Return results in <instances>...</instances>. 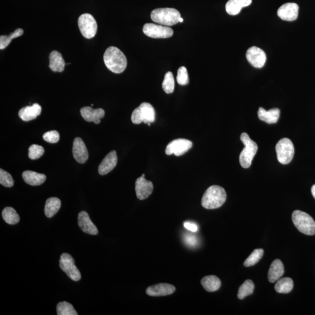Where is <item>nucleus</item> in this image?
Returning <instances> with one entry per match:
<instances>
[{"label":"nucleus","mask_w":315,"mask_h":315,"mask_svg":"<svg viewBox=\"0 0 315 315\" xmlns=\"http://www.w3.org/2000/svg\"><path fill=\"white\" fill-rule=\"evenodd\" d=\"M299 5L294 2H288L283 4L277 11V15L284 21H293L299 16Z\"/></svg>","instance_id":"14"},{"label":"nucleus","mask_w":315,"mask_h":315,"mask_svg":"<svg viewBox=\"0 0 315 315\" xmlns=\"http://www.w3.org/2000/svg\"><path fill=\"white\" fill-rule=\"evenodd\" d=\"M311 192L312 194V196H313L314 199H315V185L312 186L311 189Z\"/></svg>","instance_id":"41"},{"label":"nucleus","mask_w":315,"mask_h":315,"mask_svg":"<svg viewBox=\"0 0 315 315\" xmlns=\"http://www.w3.org/2000/svg\"><path fill=\"white\" fill-rule=\"evenodd\" d=\"M143 32L145 35L154 39H165L173 36V29L162 26L148 23L143 27Z\"/></svg>","instance_id":"10"},{"label":"nucleus","mask_w":315,"mask_h":315,"mask_svg":"<svg viewBox=\"0 0 315 315\" xmlns=\"http://www.w3.org/2000/svg\"><path fill=\"white\" fill-rule=\"evenodd\" d=\"M78 224L84 233L95 236L98 234V230L90 219V216L86 211H81L79 214Z\"/></svg>","instance_id":"17"},{"label":"nucleus","mask_w":315,"mask_h":315,"mask_svg":"<svg viewBox=\"0 0 315 315\" xmlns=\"http://www.w3.org/2000/svg\"><path fill=\"white\" fill-rule=\"evenodd\" d=\"M257 114L259 119L262 121L268 124H275L280 118V110L279 109L273 108L267 111L263 108H260Z\"/></svg>","instance_id":"21"},{"label":"nucleus","mask_w":315,"mask_h":315,"mask_svg":"<svg viewBox=\"0 0 315 315\" xmlns=\"http://www.w3.org/2000/svg\"><path fill=\"white\" fill-rule=\"evenodd\" d=\"M59 265L60 268L70 279L74 282H79L81 279V273L75 265V260L70 254L63 253L60 256Z\"/></svg>","instance_id":"9"},{"label":"nucleus","mask_w":315,"mask_h":315,"mask_svg":"<svg viewBox=\"0 0 315 315\" xmlns=\"http://www.w3.org/2000/svg\"><path fill=\"white\" fill-rule=\"evenodd\" d=\"M254 284L251 280H246L239 288L237 293V298L239 299H243L245 297L251 296L253 293Z\"/></svg>","instance_id":"30"},{"label":"nucleus","mask_w":315,"mask_h":315,"mask_svg":"<svg viewBox=\"0 0 315 315\" xmlns=\"http://www.w3.org/2000/svg\"><path fill=\"white\" fill-rule=\"evenodd\" d=\"M278 161L286 165L290 163L294 156V146L291 140L287 138L281 139L276 146Z\"/></svg>","instance_id":"7"},{"label":"nucleus","mask_w":315,"mask_h":315,"mask_svg":"<svg viewBox=\"0 0 315 315\" xmlns=\"http://www.w3.org/2000/svg\"><path fill=\"white\" fill-rule=\"evenodd\" d=\"M49 68L54 72L61 73L64 71L65 63L63 58L62 54L58 51H51L49 55Z\"/></svg>","instance_id":"24"},{"label":"nucleus","mask_w":315,"mask_h":315,"mask_svg":"<svg viewBox=\"0 0 315 315\" xmlns=\"http://www.w3.org/2000/svg\"><path fill=\"white\" fill-rule=\"evenodd\" d=\"M264 254V250L263 249H257L253 251L248 258L245 260L243 265L245 267H251L257 264Z\"/></svg>","instance_id":"32"},{"label":"nucleus","mask_w":315,"mask_h":315,"mask_svg":"<svg viewBox=\"0 0 315 315\" xmlns=\"http://www.w3.org/2000/svg\"><path fill=\"white\" fill-rule=\"evenodd\" d=\"M252 2V0H229L225 5L226 11L229 15H237L243 8L249 6Z\"/></svg>","instance_id":"22"},{"label":"nucleus","mask_w":315,"mask_h":315,"mask_svg":"<svg viewBox=\"0 0 315 315\" xmlns=\"http://www.w3.org/2000/svg\"><path fill=\"white\" fill-rule=\"evenodd\" d=\"M42 108L38 104L27 106L20 110L18 115L23 121L29 122L36 118L41 113Z\"/></svg>","instance_id":"20"},{"label":"nucleus","mask_w":315,"mask_h":315,"mask_svg":"<svg viewBox=\"0 0 315 315\" xmlns=\"http://www.w3.org/2000/svg\"><path fill=\"white\" fill-rule=\"evenodd\" d=\"M201 284L203 288L209 293L219 290L221 285L220 280L216 276H207L203 278Z\"/></svg>","instance_id":"26"},{"label":"nucleus","mask_w":315,"mask_h":315,"mask_svg":"<svg viewBox=\"0 0 315 315\" xmlns=\"http://www.w3.org/2000/svg\"><path fill=\"white\" fill-rule=\"evenodd\" d=\"M156 120V111L153 106L147 102H143L136 108L131 114V121L134 124L139 125L153 123Z\"/></svg>","instance_id":"6"},{"label":"nucleus","mask_w":315,"mask_h":315,"mask_svg":"<svg viewBox=\"0 0 315 315\" xmlns=\"http://www.w3.org/2000/svg\"><path fill=\"white\" fill-rule=\"evenodd\" d=\"M176 290L173 285L167 283H160L150 286L146 290V293L151 297L170 296Z\"/></svg>","instance_id":"15"},{"label":"nucleus","mask_w":315,"mask_h":315,"mask_svg":"<svg viewBox=\"0 0 315 315\" xmlns=\"http://www.w3.org/2000/svg\"><path fill=\"white\" fill-rule=\"evenodd\" d=\"M154 186L150 180L145 178V174L136 180L135 190L137 198L139 200L147 199L153 192Z\"/></svg>","instance_id":"13"},{"label":"nucleus","mask_w":315,"mask_h":315,"mask_svg":"<svg viewBox=\"0 0 315 315\" xmlns=\"http://www.w3.org/2000/svg\"><path fill=\"white\" fill-rule=\"evenodd\" d=\"M104 60L106 66L114 73L120 74L127 67V61L125 54L118 48L108 47L105 51Z\"/></svg>","instance_id":"1"},{"label":"nucleus","mask_w":315,"mask_h":315,"mask_svg":"<svg viewBox=\"0 0 315 315\" xmlns=\"http://www.w3.org/2000/svg\"><path fill=\"white\" fill-rule=\"evenodd\" d=\"M57 314L58 315H78L73 306L65 301L60 302L57 304Z\"/></svg>","instance_id":"33"},{"label":"nucleus","mask_w":315,"mask_h":315,"mask_svg":"<svg viewBox=\"0 0 315 315\" xmlns=\"http://www.w3.org/2000/svg\"><path fill=\"white\" fill-rule=\"evenodd\" d=\"M179 11L173 8H157L152 11L151 18L154 22L164 26H173L179 22Z\"/></svg>","instance_id":"3"},{"label":"nucleus","mask_w":315,"mask_h":315,"mask_svg":"<svg viewBox=\"0 0 315 315\" xmlns=\"http://www.w3.org/2000/svg\"><path fill=\"white\" fill-rule=\"evenodd\" d=\"M45 153V149L41 145L33 144L29 148L28 156L31 159L40 158Z\"/></svg>","instance_id":"35"},{"label":"nucleus","mask_w":315,"mask_h":315,"mask_svg":"<svg viewBox=\"0 0 315 315\" xmlns=\"http://www.w3.org/2000/svg\"><path fill=\"white\" fill-rule=\"evenodd\" d=\"M22 178L25 182L31 186H39L47 180L45 174L39 173L36 172L26 171L22 173Z\"/></svg>","instance_id":"25"},{"label":"nucleus","mask_w":315,"mask_h":315,"mask_svg":"<svg viewBox=\"0 0 315 315\" xmlns=\"http://www.w3.org/2000/svg\"><path fill=\"white\" fill-rule=\"evenodd\" d=\"M284 273L283 263L279 259L274 260L270 265L268 273L269 282L273 283L279 280Z\"/></svg>","instance_id":"23"},{"label":"nucleus","mask_w":315,"mask_h":315,"mask_svg":"<svg viewBox=\"0 0 315 315\" xmlns=\"http://www.w3.org/2000/svg\"><path fill=\"white\" fill-rule=\"evenodd\" d=\"M117 162L116 151L113 150L110 152L99 165L98 173L101 175H105L112 171L116 167Z\"/></svg>","instance_id":"19"},{"label":"nucleus","mask_w":315,"mask_h":315,"mask_svg":"<svg viewBox=\"0 0 315 315\" xmlns=\"http://www.w3.org/2000/svg\"><path fill=\"white\" fill-rule=\"evenodd\" d=\"M193 143L190 140L184 139H179L173 140L167 145L165 153L168 156L174 154L179 157L185 154L192 147Z\"/></svg>","instance_id":"11"},{"label":"nucleus","mask_w":315,"mask_h":315,"mask_svg":"<svg viewBox=\"0 0 315 315\" xmlns=\"http://www.w3.org/2000/svg\"><path fill=\"white\" fill-rule=\"evenodd\" d=\"M227 199L225 189L220 186L213 185L207 189L203 194L202 205L203 207L212 210L221 207Z\"/></svg>","instance_id":"2"},{"label":"nucleus","mask_w":315,"mask_h":315,"mask_svg":"<svg viewBox=\"0 0 315 315\" xmlns=\"http://www.w3.org/2000/svg\"><path fill=\"white\" fill-rule=\"evenodd\" d=\"M246 56L252 66L257 68L264 66L267 60L265 51L256 47L249 48L246 51Z\"/></svg>","instance_id":"12"},{"label":"nucleus","mask_w":315,"mask_h":315,"mask_svg":"<svg viewBox=\"0 0 315 315\" xmlns=\"http://www.w3.org/2000/svg\"><path fill=\"white\" fill-rule=\"evenodd\" d=\"M23 33H24V30L21 28H18L13 33L10 34L9 36L1 35L0 36V49H4L10 45L13 39L18 38L22 36Z\"/></svg>","instance_id":"31"},{"label":"nucleus","mask_w":315,"mask_h":315,"mask_svg":"<svg viewBox=\"0 0 315 315\" xmlns=\"http://www.w3.org/2000/svg\"><path fill=\"white\" fill-rule=\"evenodd\" d=\"M294 288L293 280L290 277H284L279 279L275 285V290L280 294H288Z\"/></svg>","instance_id":"28"},{"label":"nucleus","mask_w":315,"mask_h":315,"mask_svg":"<svg viewBox=\"0 0 315 315\" xmlns=\"http://www.w3.org/2000/svg\"><path fill=\"white\" fill-rule=\"evenodd\" d=\"M240 140L245 148L239 156V162L243 168H249L251 167L253 158L257 153L258 147L256 143L249 137L248 134L243 133L240 136Z\"/></svg>","instance_id":"5"},{"label":"nucleus","mask_w":315,"mask_h":315,"mask_svg":"<svg viewBox=\"0 0 315 315\" xmlns=\"http://www.w3.org/2000/svg\"><path fill=\"white\" fill-rule=\"evenodd\" d=\"M191 239L190 240V238L188 237V243H189V245H194L196 243V240L195 239H194L193 237H190Z\"/></svg>","instance_id":"40"},{"label":"nucleus","mask_w":315,"mask_h":315,"mask_svg":"<svg viewBox=\"0 0 315 315\" xmlns=\"http://www.w3.org/2000/svg\"><path fill=\"white\" fill-rule=\"evenodd\" d=\"M2 216L5 221L10 225L16 224L20 220L19 215L13 207H5L2 212Z\"/></svg>","instance_id":"29"},{"label":"nucleus","mask_w":315,"mask_h":315,"mask_svg":"<svg viewBox=\"0 0 315 315\" xmlns=\"http://www.w3.org/2000/svg\"><path fill=\"white\" fill-rule=\"evenodd\" d=\"M73 154L74 158L79 164H84L88 159V152L84 142L77 137L74 140Z\"/></svg>","instance_id":"16"},{"label":"nucleus","mask_w":315,"mask_h":315,"mask_svg":"<svg viewBox=\"0 0 315 315\" xmlns=\"http://www.w3.org/2000/svg\"><path fill=\"white\" fill-rule=\"evenodd\" d=\"M162 88L166 93L170 94L173 93L174 89V79L173 73L171 71L165 74L162 82Z\"/></svg>","instance_id":"34"},{"label":"nucleus","mask_w":315,"mask_h":315,"mask_svg":"<svg viewBox=\"0 0 315 315\" xmlns=\"http://www.w3.org/2000/svg\"><path fill=\"white\" fill-rule=\"evenodd\" d=\"M61 207V201L57 197H50L46 202L45 214L48 218L53 217Z\"/></svg>","instance_id":"27"},{"label":"nucleus","mask_w":315,"mask_h":315,"mask_svg":"<svg viewBox=\"0 0 315 315\" xmlns=\"http://www.w3.org/2000/svg\"><path fill=\"white\" fill-rule=\"evenodd\" d=\"M43 139L47 142L54 144V143H57L59 141L60 134L58 131L56 130L48 131V132L44 134Z\"/></svg>","instance_id":"38"},{"label":"nucleus","mask_w":315,"mask_h":315,"mask_svg":"<svg viewBox=\"0 0 315 315\" xmlns=\"http://www.w3.org/2000/svg\"><path fill=\"white\" fill-rule=\"evenodd\" d=\"M0 183L7 188L13 187L14 184L12 176L7 172L1 169L0 170Z\"/></svg>","instance_id":"36"},{"label":"nucleus","mask_w":315,"mask_h":315,"mask_svg":"<svg viewBox=\"0 0 315 315\" xmlns=\"http://www.w3.org/2000/svg\"><path fill=\"white\" fill-rule=\"evenodd\" d=\"M292 220L297 230L306 236L315 234V222L311 216L300 210H296L292 215Z\"/></svg>","instance_id":"4"},{"label":"nucleus","mask_w":315,"mask_h":315,"mask_svg":"<svg viewBox=\"0 0 315 315\" xmlns=\"http://www.w3.org/2000/svg\"><path fill=\"white\" fill-rule=\"evenodd\" d=\"M179 22L182 23L183 22V19L181 18V17H180V18L179 19Z\"/></svg>","instance_id":"42"},{"label":"nucleus","mask_w":315,"mask_h":315,"mask_svg":"<svg viewBox=\"0 0 315 315\" xmlns=\"http://www.w3.org/2000/svg\"><path fill=\"white\" fill-rule=\"evenodd\" d=\"M177 82L180 85L189 84V79L188 70L185 67H180L177 71Z\"/></svg>","instance_id":"37"},{"label":"nucleus","mask_w":315,"mask_h":315,"mask_svg":"<svg viewBox=\"0 0 315 315\" xmlns=\"http://www.w3.org/2000/svg\"><path fill=\"white\" fill-rule=\"evenodd\" d=\"M184 227L187 229V230L193 232V233H195V232L197 231V229H198V227H197V226L196 224L190 222H185Z\"/></svg>","instance_id":"39"},{"label":"nucleus","mask_w":315,"mask_h":315,"mask_svg":"<svg viewBox=\"0 0 315 315\" xmlns=\"http://www.w3.org/2000/svg\"><path fill=\"white\" fill-rule=\"evenodd\" d=\"M81 116L85 120L88 122H93L98 125L101 123V119L105 116V110L103 109L99 108L94 110L90 107L82 108L80 110Z\"/></svg>","instance_id":"18"},{"label":"nucleus","mask_w":315,"mask_h":315,"mask_svg":"<svg viewBox=\"0 0 315 315\" xmlns=\"http://www.w3.org/2000/svg\"><path fill=\"white\" fill-rule=\"evenodd\" d=\"M79 27L82 35L90 39L96 35L98 25L96 20L90 14H84L79 17Z\"/></svg>","instance_id":"8"}]
</instances>
